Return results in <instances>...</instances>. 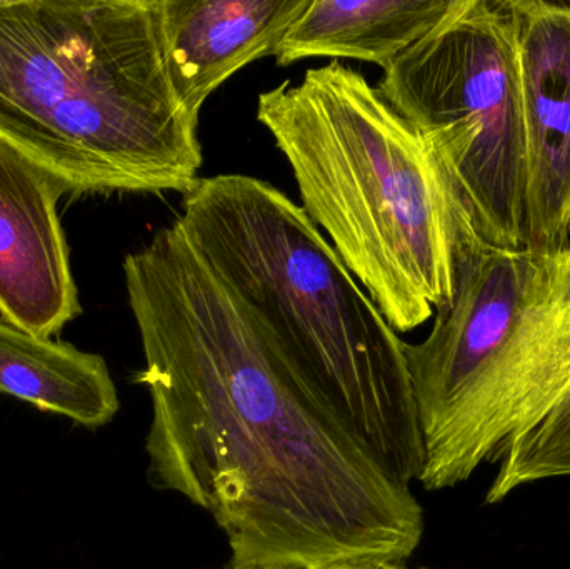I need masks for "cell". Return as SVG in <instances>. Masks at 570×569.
<instances>
[{"mask_svg": "<svg viewBox=\"0 0 570 569\" xmlns=\"http://www.w3.org/2000/svg\"><path fill=\"white\" fill-rule=\"evenodd\" d=\"M375 87L451 170L482 241L524 249V124L505 0H451Z\"/></svg>", "mask_w": 570, "mask_h": 569, "instance_id": "6", "label": "cell"}, {"mask_svg": "<svg viewBox=\"0 0 570 569\" xmlns=\"http://www.w3.org/2000/svg\"><path fill=\"white\" fill-rule=\"evenodd\" d=\"M223 569H257V568H233V567H229V565H227V567L223 568Z\"/></svg>", "mask_w": 570, "mask_h": 569, "instance_id": "14", "label": "cell"}, {"mask_svg": "<svg viewBox=\"0 0 570 569\" xmlns=\"http://www.w3.org/2000/svg\"><path fill=\"white\" fill-rule=\"evenodd\" d=\"M177 223L295 373L402 487L424 467L405 343L305 210L247 174L199 177Z\"/></svg>", "mask_w": 570, "mask_h": 569, "instance_id": "4", "label": "cell"}, {"mask_svg": "<svg viewBox=\"0 0 570 569\" xmlns=\"http://www.w3.org/2000/svg\"><path fill=\"white\" fill-rule=\"evenodd\" d=\"M404 351L424 443L417 481L428 491L459 487L569 384L570 246L485 244L429 336Z\"/></svg>", "mask_w": 570, "mask_h": 569, "instance_id": "5", "label": "cell"}, {"mask_svg": "<svg viewBox=\"0 0 570 569\" xmlns=\"http://www.w3.org/2000/svg\"><path fill=\"white\" fill-rule=\"evenodd\" d=\"M328 569H429V568H409L405 563H361V565H342Z\"/></svg>", "mask_w": 570, "mask_h": 569, "instance_id": "13", "label": "cell"}, {"mask_svg": "<svg viewBox=\"0 0 570 569\" xmlns=\"http://www.w3.org/2000/svg\"><path fill=\"white\" fill-rule=\"evenodd\" d=\"M257 119L291 166L302 209L395 333L452 303L485 243L451 170L377 87L332 60L261 94Z\"/></svg>", "mask_w": 570, "mask_h": 569, "instance_id": "2", "label": "cell"}, {"mask_svg": "<svg viewBox=\"0 0 570 569\" xmlns=\"http://www.w3.org/2000/svg\"><path fill=\"white\" fill-rule=\"evenodd\" d=\"M451 0H308L273 56L287 67L305 59H355L387 69L448 12Z\"/></svg>", "mask_w": 570, "mask_h": 569, "instance_id": "10", "label": "cell"}, {"mask_svg": "<svg viewBox=\"0 0 570 569\" xmlns=\"http://www.w3.org/2000/svg\"><path fill=\"white\" fill-rule=\"evenodd\" d=\"M174 89L199 116L234 73L273 56L308 0H159Z\"/></svg>", "mask_w": 570, "mask_h": 569, "instance_id": "9", "label": "cell"}, {"mask_svg": "<svg viewBox=\"0 0 570 569\" xmlns=\"http://www.w3.org/2000/svg\"><path fill=\"white\" fill-rule=\"evenodd\" d=\"M525 144V249L570 246V2L505 0Z\"/></svg>", "mask_w": 570, "mask_h": 569, "instance_id": "7", "label": "cell"}, {"mask_svg": "<svg viewBox=\"0 0 570 569\" xmlns=\"http://www.w3.org/2000/svg\"><path fill=\"white\" fill-rule=\"evenodd\" d=\"M0 394L59 414L77 426H106L120 410L106 360L0 320Z\"/></svg>", "mask_w": 570, "mask_h": 569, "instance_id": "11", "label": "cell"}, {"mask_svg": "<svg viewBox=\"0 0 570 569\" xmlns=\"http://www.w3.org/2000/svg\"><path fill=\"white\" fill-rule=\"evenodd\" d=\"M147 480L207 511L229 567L405 563L424 510L256 326L177 219L124 259Z\"/></svg>", "mask_w": 570, "mask_h": 569, "instance_id": "1", "label": "cell"}, {"mask_svg": "<svg viewBox=\"0 0 570 569\" xmlns=\"http://www.w3.org/2000/svg\"><path fill=\"white\" fill-rule=\"evenodd\" d=\"M67 187L0 137V320L52 337L82 313L57 214Z\"/></svg>", "mask_w": 570, "mask_h": 569, "instance_id": "8", "label": "cell"}, {"mask_svg": "<svg viewBox=\"0 0 570 569\" xmlns=\"http://www.w3.org/2000/svg\"><path fill=\"white\" fill-rule=\"evenodd\" d=\"M501 461L485 503H501L512 491L552 478L570 477V381L541 418L502 444Z\"/></svg>", "mask_w": 570, "mask_h": 569, "instance_id": "12", "label": "cell"}, {"mask_svg": "<svg viewBox=\"0 0 570 569\" xmlns=\"http://www.w3.org/2000/svg\"><path fill=\"white\" fill-rule=\"evenodd\" d=\"M197 127L159 0H0V137L69 193L184 196L204 163Z\"/></svg>", "mask_w": 570, "mask_h": 569, "instance_id": "3", "label": "cell"}]
</instances>
